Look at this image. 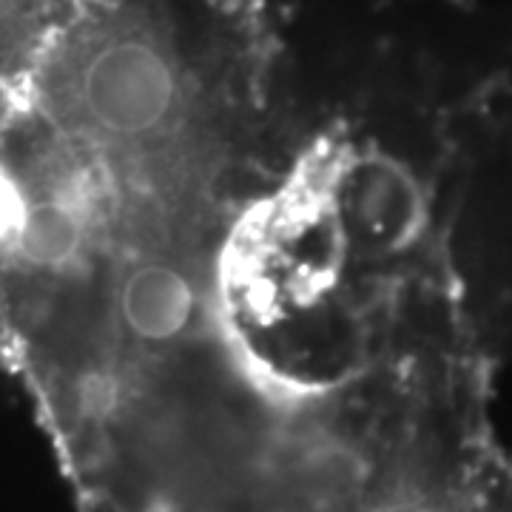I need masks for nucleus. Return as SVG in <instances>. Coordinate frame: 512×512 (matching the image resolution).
<instances>
[{
	"label": "nucleus",
	"instance_id": "obj_1",
	"mask_svg": "<svg viewBox=\"0 0 512 512\" xmlns=\"http://www.w3.org/2000/svg\"><path fill=\"white\" fill-rule=\"evenodd\" d=\"M458 512H512V456L495 453Z\"/></svg>",
	"mask_w": 512,
	"mask_h": 512
}]
</instances>
